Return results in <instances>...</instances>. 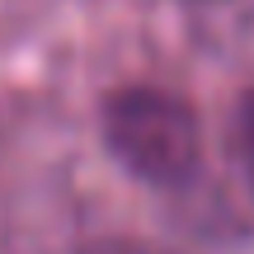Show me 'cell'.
<instances>
[{"label": "cell", "instance_id": "3957f363", "mask_svg": "<svg viewBox=\"0 0 254 254\" xmlns=\"http://www.w3.org/2000/svg\"><path fill=\"white\" fill-rule=\"evenodd\" d=\"M85 254H155V250L136 245V240H99V245H90Z\"/></svg>", "mask_w": 254, "mask_h": 254}, {"label": "cell", "instance_id": "7a4b0ae2", "mask_svg": "<svg viewBox=\"0 0 254 254\" xmlns=\"http://www.w3.org/2000/svg\"><path fill=\"white\" fill-rule=\"evenodd\" d=\"M231 151H236L240 170H245V184L254 193V90L240 94L236 109H231Z\"/></svg>", "mask_w": 254, "mask_h": 254}, {"label": "cell", "instance_id": "6da1fadb", "mask_svg": "<svg viewBox=\"0 0 254 254\" xmlns=\"http://www.w3.org/2000/svg\"><path fill=\"white\" fill-rule=\"evenodd\" d=\"M99 132L109 155L151 189H184L202 165V123L189 99L160 85H123L104 99Z\"/></svg>", "mask_w": 254, "mask_h": 254}]
</instances>
